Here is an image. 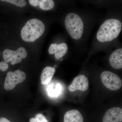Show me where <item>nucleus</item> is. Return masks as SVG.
<instances>
[{
  "label": "nucleus",
  "instance_id": "obj_1",
  "mask_svg": "<svg viewBox=\"0 0 122 122\" xmlns=\"http://www.w3.org/2000/svg\"><path fill=\"white\" fill-rule=\"evenodd\" d=\"M122 22L119 20H106L101 25L97 34V39L100 42L111 41L117 37L122 30Z\"/></svg>",
  "mask_w": 122,
  "mask_h": 122
},
{
  "label": "nucleus",
  "instance_id": "obj_2",
  "mask_svg": "<svg viewBox=\"0 0 122 122\" xmlns=\"http://www.w3.org/2000/svg\"><path fill=\"white\" fill-rule=\"evenodd\" d=\"M45 25L41 21L33 18L28 21L21 31V36L23 41L33 42L41 36L45 30Z\"/></svg>",
  "mask_w": 122,
  "mask_h": 122
},
{
  "label": "nucleus",
  "instance_id": "obj_3",
  "mask_svg": "<svg viewBox=\"0 0 122 122\" xmlns=\"http://www.w3.org/2000/svg\"><path fill=\"white\" fill-rule=\"evenodd\" d=\"M66 29L73 39L78 40L82 37L83 30L82 20L77 14L74 13H69L65 20Z\"/></svg>",
  "mask_w": 122,
  "mask_h": 122
},
{
  "label": "nucleus",
  "instance_id": "obj_4",
  "mask_svg": "<svg viewBox=\"0 0 122 122\" xmlns=\"http://www.w3.org/2000/svg\"><path fill=\"white\" fill-rule=\"evenodd\" d=\"M101 79L104 86L111 90H117L122 87L121 79L117 74L110 71H103L101 75Z\"/></svg>",
  "mask_w": 122,
  "mask_h": 122
},
{
  "label": "nucleus",
  "instance_id": "obj_5",
  "mask_svg": "<svg viewBox=\"0 0 122 122\" xmlns=\"http://www.w3.org/2000/svg\"><path fill=\"white\" fill-rule=\"evenodd\" d=\"M26 77L25 73L20 70L8 72L4 85L5 89L8 91L13 89L17 85L24 81Z\"/></svg>",
  "mask_w": 122,
  "mask_h": 122
},
{
  "label": "nucleus",
  "instance_id": "obj_6",
  "mask_svg": "<svg viewBox=\"0 0 122 122\" xmlns=\"http://www.w3.org/2000/svg\"><path fill=\"white\" fill-rule=\"evenodd\" d=\"M2 54L5 61L7 63L11 61L12 65L20 63L27 55L26 50L23 47H20L15 51L6 49L3 51Z\"/></svg>",
  "mask_w": 122,
  "mask_h": 122
},
{
  "label": "nucleus",
  "instance_id": "obj_7",
  "mask_svg": "<svg viewBox=\"0 0 122 122\" xmlns=\"http://www.w3.org/2000/svg\"><path fill=\"white\" fill-rule=\"evenodd\" d=\"M89 79L83 75H80L75 77L72 83L68 87V90L71 92L78 90L86 91L89 88Z\"/></svg>",
  "mask_w": 122,
  "mask_h": 122
},
{
  "label": "nucleus",
  "instance_id": "obj_8",
  "mask_svg": "<svg viewBox=\"0 0 122 122\" xmlns=\"http://www.w3.org/2000/svg\"><path fill=\"white\" fill-rule=\"evenodd\" d=\"M122 109L114 107L107 111L103 118L102 122H122Z\"/></svg>",
  "mask_w": 122,
  "mask_h": 122
},
{
  "label": "nucleus",
  "instance_id": "obj_9",
  "mask_svg": "<svg viewBox=\"0 0 122 122\" xmlns=\"http://www.w3.org/2000/svg\"><path fill=\"white\" fill-rule=\"evenodd\" d=\"M68 51V46L65 43L52 44L49 48L48 52L50 54H55L56 61H58L66 54Z\"/></svg>",
  "mask_w": 122,
  "mask_h": 122
},
{
  "label": "nucleus",
  "instance_id": "obj_10",
  "mask_svg": "<svg viewBox=\"0 0 122 122\" xmlns=\"http://www.w3.org/2000/svg\"><path fill=\"white\" fill-rule=\"evenodd\" d=\"M110 65L114 69H119L122 68V49L115 51L112 53L109 59Z\"/></svg>",
  "mask_w": 122,
  "mask_h": 122
},
{
  "label": "nucleus",
  "instance_id": "obj_11",
  "mask_svg": "<svg viewBox=\"0 0 122 122\" xmlns=\"http://www.w3.org/2000/svg\"><path fill=\"white\" fill-rule=\"evenodd\" d=\"M64 122H83V117L77 110H71L65 114Z\"/></svg>",
  "mask_w": 122,
  "mask_h": 122
},
{
  "label": "nucleus",
  "instance_id": "obj_12",
  "mask_svg": "<svg viewBox=\"0 0 122 122\" xmlns=\"http://www.w3.org/2000/svg\"><path fill=\"white\" fill-rule=\"evenodd\" d=\"M55 72L54 67L46 66L41 72V83L43 85L49 84L52 80Z\"/></svg>",
  "mask_w": 122,
  "mask_h": 122
},
{
  "label": "nucleus",
  "instance_id": "obj_13",
  "mask_svg": "<svg viewBox=\"0 0 122 122\" xmlns=\"http://www.w3.org/2000/svg\"><path fill=\"white\" fill-rule=\"evenodd\" d=\"M47 93L51 97L57 98L61 96L62 92V87L59 83H51L48 86L47 89Z\"/></svg>",
  "mask_w": 122,
  "mask_h": 122
},
{
  "label": "nucleus",
  "instance_id": "obj_14",
  "mask_svg": "<svg viewBox=\"0 0 122 122\" xmlns=\"http://www.w3.org/2000/svg\"><path fill=\"white\" fill-rule=\"evenodd\" d=\"M39 6L41 9L49 10L52 9L54 6V2L52 0H39Z\"/></svg>",
  "mask_w": 122,
  "mask_h": 122
},
{
  "label": "nucleus",
  "instance_id": "obj_15",
  "mask_svg": "<svg viewBox=\"0 0 122 122\" xmlns=\"http://www.w3.org/2000/svg\"><path fill=\"white\" fill-rule=\"evenodd\" d=\"M2 1L9 2L18 7H25L26 5V2L24 0H2Z\"/></svg>",
  "mask_w": 122,
  "mask_h": 122
},
{
  "label": "nucleus",
  "instance_id": "obj_16",
  "mask_svg": "<svg viewBox=\"0 0 122 122\" xmlns=\"http://www.w3.org/2000/svg\"><path fill=\"white\" fill-rule=\"evenodd\" d=\"M29 122H49L46 118L41 114H38L35 117L32 118L30 119Z\"/></svg>",
  "mask_w": 122,
  "mask_h": 122
},
{
  "label": "nucleus",
  "instance_id": "obj_17",
  "mask_svg": "<svg viewBox=\"0 0 122 122\" xmlns=\"http://www.w3.org/2000/svg\"><path fill=\"white\" fill-rule=\"evenodd\" d=\"M8 68V65L6 62L3 61L0 62V69L2 71H5Z\"/></svg>",
  "mask_w": 122,
  "mask_h": 122
},
{
  "label": "nucleus",
  "instance_id": "obj_18",
  "mask_svg": "<svg viewBox=\"0 0 122 122\" xmlns=\"http://www.w3.org/2000/svg\"><path fill=\"white\" fill-rule=\"evenodd\" d=\"M30 4L34 7H36L39 5V0H29Z\"/></svg>",
  "mask_w": 122,
  "mask_h": 122
},
{
  "label": "nucleus",
  "instance_id": "obj_19",
  "mask_svg": "<svg viewBox=\"0 0 122 122\" xmlns=\"http://www.w3.org/2000/svg\"><path fill=\"white\" fill-rule=\"evenodd\" d=\"M0 122H11L6 118L1 117L0 118Z\"/></svg>",
  "mask_w": 122,
  "mask_h": 122
},
{
  "label": "nucleus",
  "instance_id": "obj_20",
  "mask_svg": "<svg viewBox=\"0 0 122 122\" xmlns=\"http://www.w3.org/2000/svg\"><path fill=\"white\" fill-rule=\"evenodd\" d=\"M63 58H60V61H63Z\"/></svg>",
  "mask_w": 122,
  "mask_h": 122
}]
</instances>
